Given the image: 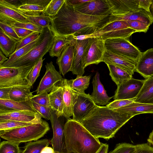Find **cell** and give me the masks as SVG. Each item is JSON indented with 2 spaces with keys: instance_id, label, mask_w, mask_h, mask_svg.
<instances>
[{
  "instance_id": "obj_31",
  "label": "cell",
  "mask_w": 153,
  "mask_h": 153,
  "mask_svg": "<svg viewBox=\"0 0 153 153\" xmlns=\"http://www.w3.org/2000/svg\"><path fill=\"white\" fill-rule=\"evenodd\" d=\"M69 36H64L55 35L53 44L49 51L51 57H58L65 47L72 41Z\"/></svg>"
},
{
  "instance_id": "obj_17",
  "label": "cell",
  "mask_w": 153,
  "mask_h": 153,
  "mask_svg": "<svg viewBox=\"0 0 153 153\" xmlns=\"http://www.w3.org/2000/svg\"><path fill=\"white\" fill-rule=\"evenodd\" d=\"M103 62L106 64H112L120 67L132 76L135 72L136 62L107 50L104 54Z\"/></svg>"
},
{
  "instance_id": "obj_57",
  "label": "cell",
  "mask_w": 153,
  "mask_h": 153,
  "mask_svg": "<svg viewBox=\"0 0 153 153\" xmlns=\"http://www.w3.org/2000/svg\"><path fill=\"white\" fill-rule=\"evenodd\" d=\"M8 59L0 51V66L4 62L6 61Z\"/></svg>"
},
{
  "instance_id": "obj_37",
  "label": "cell",
  "mask_w": 153,
  "mask_h": 153,
  "mask_svg": "<svg viewBox=\"0 0 153 153\" xmlns=\"http://www.w3.org/2000/svg\"><path fill=\"white\" fill-rule=\"evenodd\" d=\"M18 9L27 16H37L42 14L45 10L43 7L33 4H24L19 6Z\"/></svg>"
},
{
  "instance_id": "obj_11",
  "label": "cell",
  "mask_w": 153,
  "mask_h": 153,
  "mask_svg": "<svg viewBox=\"0 0 153 153\" xmlns=\"http://www.w3.org/2000/svg\"><path fill=\"white\" fill-rule=\"evenodd\" d=\"M106 49L105 40L99 37L89 38L88 44L84 56V62L86 67L91 64L97 65L103 62Z\"/></svg>"
},
{
  "instance_id": "obj_32",
  "label": "cell",
  "mask_w": 153,
  "mask_h": 153,
  "mask_svg": "<svg viewBox=\"0 0 153 153\" xmlns=\"http://www.w3.org/2000/svg\"><path fill=\"white\" fill-rule=\"evenodd\" d=\"M109 71V75L117 86L132 77V75L123 69L115 65L106 64Z\"/></svg>"
},
{
  "instance_id": "obj_20",
  "label": "cell",
  "mask_w": 153,
  "mask_h": 153,
  "mask_svg": "<svg viewBox=\"0 0 153 153\" xmlns=\"http://www.w3.org/2000/svg\"><path fill=\"white\" fill-rule=\"evenodd\" d=\"M75 43V40L73 39L70 43L65 47L56 59V63L59 66V71L64 76L68 72L71 71Z\"/></svg>"
},
{
  "instance_id": "obj_54",
  "label": "cell",
  "mask_w": 153,
  "mask_h": 153,
  "mask_svg": "<svg viewBox=\"0 0 153 153\" xmlns=\"http://www.w3.org/2000/svg\"><path fill=\"white\" fill-rule=\"evenodd\" d=\"M12 87H4L0 88V99L10 100V94Z\"/></svg>"
},
{
  "instance_id": "obj_28",
  "label": "cell",
  "mask_w": 153,
  "mask_h": 153,
  "mask_svg": "<svg viewBox=\"0 0 153 153\" xmlns=\"http://www.w3.org/2000/svg\"><path fill=\"white\" fill-rule=\"evenodd\" d=\"M117 20L139 21L144 23L149 27L153 23V16L151 12L140 8L123 16L118 17Z\"/></svg>"
},
{
  "instance_id": "obj_23",
  "label": "cell",
  "mask_w": 153,
  "mask_h": 153,
  "mask_svg": "<svg viewBox=\"0 0 153 153\" xmlns=\"http://www.w3.org/2000/svg\"><path fill=\"white\" fill-rule=\"evenodd\" d=\"M63 88V115L67 119L73 115V94L69 80L63 79L60 84Z\"/></svg>"
},
{
  "instance_id": "obj_14",
  "label": "cell",
  "mask_w": 153,
  "mask_h": 153,
  "mask_svg": "<svg viewBox=\"0 0 153 153\" xmlns=\"http://www.w3.org/2000/svg\"><path fill=\"white\" fill-rule=\"evenodd\" d=\"M144 80L132 77L117 86L114 96V100L130 99L136 98L140 92Z\"/></svg>"
},
{
  "instance_id": "obj_19",
  "label": "cell",
  "mask_w": 153,
  "mask_h": 153,
  "mask_svg": "<svg viewBox=\"0 0 153 153\" xmlns=\"http://www.w3.org/2000/svg\"><path fill=\"white\" fill-rule=\"evenodd\" d=\"M111 14L118 17L140 9L138 0H108Z\"/></svg>"
},
{
  "instance_id": "obj_21",
  "label": "cell",
  "mask_w": 153,
  "mask_h": 153,
  "mask_svg": "<svg viewBox=\"0 0 153 153\" xmlns=\"http://www.w3.org/2000/svg\"><path fill=\"white\" fill-rule=\"evenodd\" d=\"M93 91L91 97L95 104L98 105H107L112 97L107 95L103 85L100 79V74L97 72L93 78L92 81Z\"/></svg>"
},
{
  "instance_id": "obj_8",
  "label": "cell",
  "mask_w": 153,
  "mask_h": 153,
  "mask_svg": "<svg viewBox=\"0 0 153 153\" xmlns=\"http://www.w3.org/2000/svg\"><path fill=\"white\" fill-rule=\"evenodd\" d=\"M106 50L137 62L141 52L128 39L116 38L105 40Z\"/></svg>"
},
{
  "instance_id": "obj_60",
  "label": "cell",
  "mask_w": 153,
  "mask_h": 153,
  "mask_svg": "<svg viewBox=\"0 0 153 153\" xmlns=\"http://www.w3.org/2000/svg\"><path fill=\"white\" fill-rule=\"evenodd\" d=\"M150 10L151 12V13L153 16V0H152V3L151 5V7H150Z\"/></svg>"
},
{
  "instance_id": "obj_46",
  "label": "cell",
  "mask_w": 153,
  "mask_h": 153,
  "mask_svg": "<svg viewBox=\"0 0 153 153\" xmlns=\"http://www.w3.org/2000/svg\"><path fill=\"white\" fill-rule=\"evenodd\" d=\"M0 28L7 36L18 42L22 39L19 37L11 26L4 23L0 22Z\"/></svg>"
},
{
  "instance_id": "obj_22",
  "label": "cell",
  "mask_w": 153,
  "mask_h": 153,
  "mask_svg": "<svg viewBox=\"0 0 153 153\" xmlns=\"http://www.w3.org/2000/svg\"><path fill=\"white\" fill-rule=\"evenodd\" d=\"M26 111L38 113L33 108L30 100L18 102L0 99V111Z\"/></svg>"
},
{
  "instance_id": "obj_12",
  "label": "cell",
  "mask_w": 153,
  "mask_h": 153,
  "mask_svg": "<svg viewBox=\"0 0 153 153\" xmlns=\"http://www.w3.org/2000/svg\"><path fill=\"white\" fill-rule=\"evenodd\" d=\"M45 67V74L36 91L37 94L50 92L55 86L59 85L63 79L62 74L56 70L52 61L47 62Z\"/></svg>"
},
{
  "instance_id": "obj_3",
  "label": "cell",
  "mask_w": 153,
  "mask_h": 153,
  "mask_svg": "<svg viewBox=\"0 0 153 153\" xmlns=\"http://www.w3.org/2000/svg\"><path fill=\"white\" fill-rule=\"evenodd\" d=\"M67 153H95L102 143L80 123L70 119L64 126Z\"/></svg>"
},
{
  "instance_id": "obj_47",
  "label": "cell",
  "mask_w": 153,
  "mask_h": 153,
  "mask_svg": "<svg viewBox=\"0 0 153 153\" xmlns=\"http://www.w3.org/2000/svg\"><path fill=\"white\" fill-rule=\"evenodd\" d=\"M126 21L129 27L136 30L137 32L146 33L149 29V26L142 22L135 20Z\"/></svg>"
},
{
  "instance_id": "obj_27",
  "label": "cell",
  "mask_w": 153,
  "mask_h": 153,
  "mask_svg": "<svg viewBox=\"0 0 153 153\" xmlns=\"http://www.w3.org/2000/svg\"><path fill=\"white\" fill-rule=\"evenodd\" d=\"M113 109L118 112L129 114L135 116L141 114H153V104L134 102L123 107Z\"/></svg>"
},
{
  "instance_id": "obj_15",
  "label": "cell",
  "mask_w": 153,
  "mask_h": 153,
  "mask_svg": "<svg viewBox=\"0 0 153 153\" xmlns=\"http://www.w3.org/2000/svg\"><path fill=\"white\" fill-rule=\"evenodd\" d=\"M89 38L84 40H75L74 49L71 71L74 74L82 76L85 72V65L84 58L86 48Z\"/></svg>"
},
{
  "instance_id": "obj_43",
  "label": "cell",
  "mask_w": 153,
  "mask_h": 153,
  "mask_svg": "<svg viewBox=\"0 0 153 153\" xmlns=\"http://www.w3.org/2000/svg\"><path fill=\"white\" fill-rule=\"evenodd\" d=\"M136 150V145L123 143L117 144L109 153H134Z\"/></svg>"
},
{
  "instance_id": "obj_42",
  "label": "cell",
  "mask_w": 153,
  "mask_h": 153,
  "mask_svg": "<svg viewBox=\"0 0 153 153\" xmlns=\"http://www.w3.org/2000/svg\"><path fill=\"white\" fill-rule=\"evenodd\" d=\"M34 123L10 120L1 121H0V131L17 128Z\"/></svg>"
},
{
  "instance_id": "obj_48",
  "label": "cell",
  "mask_w": 153,
  "mask_h": 153,
  "mask_svg": "<svg viewBox=\"0 0 153 153\" xmlns=\"http://www.w3.org/2000/svg\"><path fill=\"white\" fill-rule=\"evenodd\" d=\"M40 33L39 32H35L22 39L20 41L17 42L16 51L37 39L39 37Z\"/></svg>"
},
{
  "instance_id": "obj_9",
  "label": "cell",
  "mask_w": 153,
  "mask_h": 153,
  "mask_svg": "<svg viewBox=\"0 0 153 153\" xmlns=\"http://www.w3.org/2000/svg\"><path fill=\"white\" fill-rule=\"evenodd\" d=\"M72 90L73 94L72 119L81 123L97 105L91 95L79 93Z\"/></svg>"
},
{
  "instance_id": "obj_29",
  "label": "cell",
  "mask_w": 153,
  "mask_h": 153,
  "mask_svg": "<svg viewBox=\"0 0 153 153\" xmlns=\"http://www.w3.org/2000/svg\"><path fill=\"white\" fill-rule=\"evenodd\" d=\"M44 33L43 29L40 33L39 37L36 39L30 44L16 51L1 66L0 68L7 67L17 59L23 56L37 45L41 40Z\"/></svg>"
},
{
  "instance_id": "obj_33",
  "label": "cell",
  "mask_w": 153,
  "mask_h": 153,
  "mask_svg": "<svg viewBox=\"0 0 153 153\" xmlns=\"http://www.w3.org/2000/svg\"><path fill=\"white\" fill-rule=\"evenodd\" d=\"M17 42L0 29V50L7 57H9L15 51Z\"/></svg>"
},
{
  "instance_id": "obj_2",
  "label": "cell",
  "mask_w": 153,
  "mask_h": 153,
  "mask_svg": "<svg viewBox=\"0 0 153 153\" xmlns=\"http://www.w3.org/2000/svg\"><path fill=\"white\" fill-rule=\"evenodd\" d=\"M134 116L96 105L80 123L94 137L108 140Z\"/></svg>"
},
{
  "instance_id": "obj_61",
  "label": "cell",
  "mask_w": 153,
  "mask_h": 153,
  "mask_svg": "<svg viewBox=\"0 0 153 153\" xmlns=\"http://www.w3.org/2000/svg\"></svg>"
},
{
  "instance_id": "obj_18",
  "label": "cell",
  "mask_w": 153,
  "mask_h": 153,
  "mask_svg": "<svg viewBox=\"0 0 153 153\" xmlns=\"http://www.w3.org/2000/svg\"><path fill=\"white\" fill-rule=\"evenodd\" d=\"M135 72L146 79L153 76V48L141 53L136 62Z\"/></svg>"
},
{
  "instance_id": "obj_34",
  "label": "cell",
  "mask_w": 153,
  "mask_h": 153,
  "mask_svg": "<svg viewBox=\"0 0 153 153\" xmlns=\"http://www.w3.org/2000/svg\"><path fill=\"white\" fill-rule=\"evenodd\" d=\"M0 22L4 23L11 27L27 29L41 33L43 28L30 22H23L17 21L0 13Z\"/></svg>"
},
{
  "instance_id": "obj_26",
  "label": "cell",
  "mask_w": 153,
  "mask_h": 153,
  "mask_svg": "<svg viewBox=\"0 0 153 153\" xmlns=\"http://www.w3.org/2000/svg\"><path fill=\"white\" fill-rule=\"evenodd\" d=\"M134 102L153 104V76L145 79Z\"/></svg>"
},
{
  "instance_id": "obj_4",
  "label": "cell",
  "mask_w": 153,
  "mask_h": 153,
  "mask_svg": "<svg viewBox=\"0 0 153 153\" xmlns=\"http://www.w3.org/2000/svg\"><path fill=\"white\" fill-rule=\"evenodd\" d=\"M50 129L48 123L42 119L39 123L0 131V136L7 140L20 143L37 140L43 137Z\"/></svg>"
},
{
  "instance_id": "obj_36",
  "label": "cell",
  "mask_w": 153,
  "mask_h": 153,
  "mask_svg": "<svg viewBox=\"0 0 153 153\" xmlns=\"http://www.w3.org/2000/svg\"><path fill=\"white\" fill-rule=\"evenodd\" d=\"M49 140L42 139L27 143L24 149L21 153H41L43 149L50 144Z\"/></svg>"
},
{
  "instance_id": "obj_10",
  "label": "cell",
  "mask_w": 153,
  "mask_h": 153,
  "mask_svg": "<svg viewBox=\"0 0 153 153\" xmlns=\"http://www.w3.org/2000/svg\"><path fill=\"white\" fill-rule=\"evenodd\" d=\"M64 116L59 117L52 110L50 119L53 131V136L50 141L55 153H67L65 141Z\"/></svg>"
},
{
  "instance_id": "obj_5",
  "label": "cell",
  "mask_w": 153,
  "mask_h": 153,
  "mask_svg": "<svg viewBox=\"0 0 153 153\" xmlns=\"http://www.w3.org/2000/svg\"><path fill=\"white\" fill-rule=\"evenodd\" d=\"M44 33L40 42L26 54L7 67H19L34 65L49 52L55 37L50 26L43 28Z\"/></svg>"
},
{
  "instance_id": "obj_40",
  "label": "cell",
  "mask_w": 153,
  "mask_h": 153,
  "mask_svg": "<svg viewBox=\"0 0 153 153\" xmlns=\"http://www.w3.org/2000/svg\"><path fill=\"white\" fill-rule=\"evenodd\" d=\"M19 143L9 141H4L0 144V153H21Z\"/></svg>"
},
{
  "instance_id": "obj_58",
  "label": "cell",
  "mask_w": 153,
  "mask_h": 153,
  "mask_svg": "<svg viewBox=\"0 0 153 153\" xmlns=\"http://www.w3.org/2000/svg\"><path fill=\"white\" fill-rule=\"evenodd\" d=\"M41 153H55L53 148L47 146L42 150Z\"/></svg>"
},
{
  "instance_id": "obj_16",
  "label": "cell",
  "mask_w": 153,
  "mask_h": 153,
  "mask_svg": "<svg viewBox=\"0 0 153 153\" xmlns=\"http://www.w3.org/2000/svg\"><path fill=\"white\" fill-rule=\"evenodd\" d=\"M42 117L38 113L29 111H0V121L10 120L36 123L41 121Z\"/></svg>"
},
{
  "instance_id": "obj_52",
  "label": "cell",
  "mask_w": 153,
  "mask_h": 153,
  "mask_svg": "<svg viewBox=\"0 0 153 153\" xmlns=\"http://www.w3.org/2000/svg\"><path fill=\"white\" fill-rule=\"evenodd\" d=\"M12 27L14 29L18 36L22 39L35 32L25 28Z\"/></svg>"
},
{
  "instance_id": "obj_24",
  "label": "cell",
  "mask_w": 153,
  "mask_h": 153,
  "mask_svg": "<svg viewBox=\"0 0 153 153\" xmlns=\"http://www.w3.org/2000/svg\"><path fill=\"white\" fill-rule=\"evenodd\" d=\"M60 84L55 86L49 94L51 107L58 117L63 116V88Z\"/></svg>"
},
{
  "instance_id": "obj_59",
  "label": "cell",
  "mask_w": 153,
  "mask_h": 153,
  "mask_svg": "<svg viewBox=\"0 0 153 153\" xmlns=\"http://www.w3.org/2000/svg\"><path fill=\"white\" fill-rule=\"evenodd\" d=\"M147 141L150 144L153 146V131L150 133Z\"/></svg>"
},
{
  "instance_id": "obj_49",
  "label": "cell",
  "mask_w": 153,
  "mask_h": 153,
  "mask_svg": "<svg viewBox=\"0 0 153 153\" xmlns=\"http://www.w3.org/2000/svg\"><path fill=\"white\" fill-rule=\"evenodd\" d=\"M136 98L130 99L114 100L107 104L106 106L114 109L120 108L134 102Z\"/></svg>"
},
{
  "instance_id": "obj_51",
  "label": "cell",
  "mask_w": 153,
  "mask_h": 153,
  "mask_svg": "<svg viewBox=\"0 0 153 153\" xmlns=\"http://www.w3.org/2000/svg\"><path fill=\"white\" fill-rule=\"evenodd\" d=\"M134 153H153V147L147 143L138 144Z\"/></svg>"
},
{
  "instance_id": "obj_38",
  "label": "cell",
  "mask_w": 153,
  "mask_h": 153,
  "mask_svg": "<svg viewBox=\"0 0 153 153\" xmlns=\"http://www.w3.org/2000/svg\"><path fill=\"white\" fill-rule=\"evenodd\" d=\"M65 0H51L42 13L49 16L56 15L61 8Z\"/></svg>"
},
{
  "instance_id": "obj_41",
  "label": "cell",
  "mask_w": 153,
  "mask_h": 153,
  "mask_svg": "<svg viewBox=\"0 0 153 153\" xmlns=\"http://www.w3.org/2000/svg\"><path fill=\"white\" fill-rule=\"evenodd\" d=\"M43 60V57L41 58L34 65L27 76V79L32 86L39 75Z\"/></svg>"
},
{
  "instance_id": "obj_6",
  "label": "cell",
  "mask_w": 153,
  "mask_h": 153,
  "mask_svg": "<svg viewBox=\"0 0 153 153\" xmlns=\"http://www.w3.org/2000/svg\"><path fill=\"white\" fill-rule=\"evenodd\" d=\"M34 65L0 68V88L19 86L32 87L27 77Z\"/></svg>"
},
{
  "instance_id": "obj_56",
  "label": "cell",
  "mask_w": 153,
  "mask_h": 153,
  "mask_svg": "<svg viewBox=\"0 0 153 153\" xmlns=\"http://www.w3.org/2000/svg\"><path fill=\"white\" fill-rule=\"evenodd\" d=\"M108 144L102 143L100 147L95 153H108Z\"/></svg>"
},
{
  "instance_id": "obj_55",
  "label": "cell",
  "mask_w": 153,
  "mask_h": 153,
  "mask_svg": "<svg viewBox=\"0 0 153 153\" xmlns=\"http://www.w3.org/2000/svg\"><path fill=\"white\" fill-rule=\"evenodd\" d=\"M91 1L90 0H65V1L69 5L74 7L79 5Z\"/></svg>"
},
{
  "instance_id": "obj_35",
  "label": "cell",
  "mask_w": 153,
  "mask_h": 153,
  "mask_svg": "<svg viewBox=\"0 0 153 153\" xmlns=\"http://www.w3.org/2000/svg\"><path fill=\"white\" fill-rule=\"evenodd\" d=\"M91 76H78L75 79L69 80L71 88L80 93H84L90 84Z\"/></svg>"
},
{
  "instance_id": "obj_13",
  "label": "cell",
  "mask_w": 153,
  "mask_h": 153,
  "mask_svg": "<svg viewBox=\"0 0 153 153\" xmlns=\"http://www.w3.org/2000/svg\"><path fill=\"white\" fill-rule=\"evenodd\" d=\"M73 7L76 10L86 15L97 16L111 15L108 0H91Z\"/></svg>"
},
{
  "instance_id": "obj_30",
  "label": "cell",
  "mask_w": 153,
  "mask_h": 153,
  "mask_svg": "<svg viewBox=\"0 0 153 153\" xmlns=\"http://www.w3.org/2000/svg\"><path fill=\"white\" fill-rule=\"evenodd\" d=\"M31 87L19 86L13 87L10 94V100L18 102L30 100L33 95Z\"/></svg>"
},
{
  "instance_id": "obj_53",
  "label": "cell",
  "mask_w": 153,
  "mask_h": 153,
  "mask_svg": "<svg viewBox=\"0 0 153 153\" xmlns=\"http://www.w3.org/2000/svg\"><path fill=\"white\" fill-rule=\"evenodd\" d=\"M152 1V0H138V7L148 12H151L150 7Z\"/></svg>"
},
{
  "instance_id": "obj_25",
  "label": "cell",
  "mask_w": 153,
  "mask_h": 153,
  "mask_svg": "<svg viewBox=\"0 0 153 153\" xmlns=\"http://www.w3.org/2000/svg\"><path fill=\"white\" fill-rule=\"evenodd\" d=\"M0 13L18 22H30L26 15L21 12L17 7L6 0H0Z\"/></svg>"
},
{
  "instance_id": "obj_45",
  "label": "cell",
  "mask_w": 153,
  "mask_h": 153,
  "mask_svg": "<svg viewBox=\"0 0 153 153\" xmlns=\"http://www.w3.org/2000/svg\"><path fill=\"white\" fill-rule=\"evenodd\" d=\"M30 100L40 105L51 107L48 93H44L33 95Z\"/></svg>"
},
{
  "instance_id": "obj_7",
  "label": "cell",
  "mask_w": 153,
  "mask_h": 153,
  "mask_svg": "<svg viewBox=\"0 0 153 153\" xmlns=\"http://www.w3.org/2000/svg\"><path fill=\"white\" fill-rule=\"evenodd\" d=\"M137 31L130 28L125 20H115L108 23L92 34L93 37L106 40L113 38L128 39Z\"/></svg>"
},
{
  "instance_id": "obj_39",
  "label": "cell",
  "mask_w": 153,
  "mask_h": 153,
  "mask_svg": "<svg viewBox=\"0 0 153 153\" xmlns=\"http://www.w3.org/2000/svg\"><path fill=\"white\" fill-rule=\"evenodd\" d=\"M26 16L30 23L43 28L50 26V17L43 13L37 16Z\"/></svg>"
},
{
  "instance_id": "obj_1",
  "label": "cell",
  "mask_w": 153,
  "mask_h": 153,
  "mask_svg": "<svg viewBox=\"0 0 153 153\" xmlns=\"http://www.w3.org/2000/svg\"><path fill=\"white\" fill-rule=\"evenodd\" d=\"M50 27L55 35L67 36L91 34L117 17L109 15H86L76 10L65 0L57 13L50 17Z\"/></svg>"
},
{
  "instance_id": "obj_44",
  "label": "cell",
  "mask_w": 153,
  "mask_h": 153,
  "mask_svg": "<svg viewBox=\"0 0 153 153\" xmlns=\"http://www.w3.org/2000/svg\"><path fill=\"white\" fill-rule=\"evenodd\" d=\"M31 102L34 109L42 117L46 120H50L52 110L51 107L43 106L31 101Z\"/></svg>"
},
{
  "instance_id": "obj_50",
  "label": "cell",
  "mask_w": 153,
  "mask_h": 153,
  "mask_svg": "<svg viewBox=\"0 0 153 153\" xmlns=\"http://www.w3.org/2000/svg\"><path fill=\"white\" fill-rule=\"evenodd\" d=\"M51 1V0H20V2L21 5L33 4L42 6L45 9Z\"/></svg>"
}]
</instances>
